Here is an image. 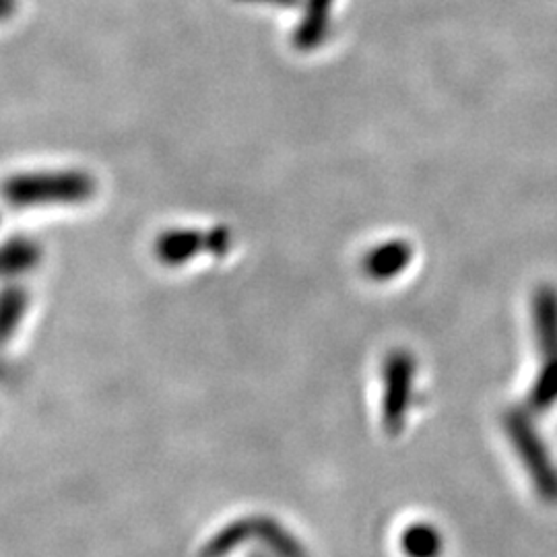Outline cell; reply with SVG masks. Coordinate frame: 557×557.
Instances as JSON below:
<instances>
[{
  "mask_svg": "<svg viewBox=\"0 0 557 557\" xmlns=\"http://www.w3.org/2000/svg\"><path fill=\"white\" fill-rule=\"evenodd\" d=\"M17 9V0H0V21L9 20Z\"/></svg>",
  "mask_w": 557,
  "mask_h": 557,
  "instance_id": "14",
  "label": "cell"
},
{
  "mask_svg": "<svg viewBox=\"0 0 557 557\" xmlns=\"http://www.w3.org/2000/svg\"><path fill=\"white\" fill-rule=\"evenodd\" d=\"M250 557H277L275 554H271L269 549H264V552H257V554H252Z\"/></svg>",
  "mask_w": 557,
  "mask_h": 557,
  "instance_id": "15",
  "label": "cell"
},
{
  "mask_svg": "<svg viewBox=\"0 0 557 557\" xmlns=\"http://www.w3.org/2000/svg\"><path fill=\"white\" fill-rule=\"evenodd\" d=\"M400 549L407 557H440L444 552V537L428 522H416L400 535Z\"/></svg>",
  "mask_w": 557,
  "mask_h": 557,
  "instance_id": "12",
  "label": "cell"
},
{
  "mask_svg": "<svg viewBox=\"0 0 557 557\" xmlns=\"http://www.w3.org/2000/svg\"><path fill=\"white\" fill-rule=\"evenodd\" d=\"M232 246H234V236H232V230L225 225H218L211 230L176 227L158 236L153 252L161 264L182 267L200 255L223 259L232 252Z\"/></svg>",
  "mask_w": 557,
  "mask_h": 557,
  "instance_id": "3",
  "label": "cell"
},
{
  "mask_svg": "<svg viewBox=\"0 0 557 557\" xmlns=\"http://www.w3.org/2000/svg\"><path fill=\"white\" fill-rule=\"evenodd\" d=\"M29 310V294L21 285H7L0 289V345L17 335Z\"/></svg>",
  "mask_w": 557,
  "mask_h": 557,
  "instance_id": "9",
  "label": "cell"
},
{
  "mask_svg": "<svg viewBox=\"0 0 557 557\" xmlns=\"http://www.w3.org/2000/svg\"><path fill=\"white\" fill-rule=\"evenodd\" d=\"M331 4L333 0H310V7L294 38L299 50H312L322 44L331 23Z\"/></svg>",
  "mask_w": 557,
  "mask_h": 557,
  "instance_id": "10",
  "label": "cell"
},
{
  "mask_svg": "<svg viewBox=\"0 0 557 557\" xmlns=\"http://www.w3.org/2000/svg\"><path fill=\"white\" fill-rule=\"evenodd\" d=\"M411 262L413 246L405 239H388L363 257L361 269L372 281L384 283L403 275Z\"/></svg>",
  "mask_w": 557,
  "mask_h": 557,
  "instance_id": "5",
  "label": "cell"
},
{
  "mask_svg": "<svg viewBox=\"0 0 557 557\" xmlns=\"http://www.w3.org/2000/svg\"><path fill=\"white\" fill-rule=\"evenodd\" d=\"M418 376V361L407 349H395L384 361V393H382V421L391 436H397L411 409Z\"/></svg>",
  "mask_w": 557,
  "mask_h": 557,
  "instance_id": "4",
  "label": "cell"
},
{
  "mask_svg": "<svg viewBox=\"0 0 557 557\" xmlns=\"http://www.w3.org/2000/svg\"><path fill=\"white\" fill-rule=\"evenodd\" d=\"M41 262V248L36 239L11 238L0 244V278L20 277Z\"/></svg>",
  "mask_w": 557,
  "mask_h": 557,
  "instance_id": "7",
  "label": "cell"
},
{
  "mask_svg": "<svg viewBox=\"0 0 557 557\" xmlns=\"http://www.w3.org/2000/svg\"><path fill=\"white\" fill-rule=\"evenodd\" d=\"M255 537L252 518H238L220 529L200 549V557H225Z\"/></svg>",
  "mask_w": 557,
  "mask_h": 557,
  "instance_id": "11",
  "label": "cell"
},
{
  "mask_svg": "<svg viewBox=\"0 0 557 557\" xmlns=\"http://www.w3.org/2000/svg\"><path fill=\"white\" fill-rule=\"evenodd\" d=\"M527 405L533 413H545L557 405V359L543 361L529 391Z\"/></svg>",
  "mask_w": 557,
  "mask_h": 557,
  "instance_id": "13",
  "label": "cell"
},
{
  "mask_svg": "<svg viewBox=\"0 0 557 557\" xmlns=\"http://www.w3.org/2000/svg\"><path fill=\"white\" fill-rule=\"evenodd\" d=\"M255 537L260 539L264 549L277 557H308L306 547L296 535H292L278 520L271 517L252 518Z\"/></svg>",
  "mask_w": 557,
  "mask_h": 557,
  "instance_id": "8",
  "label": "cell"
},
{
  "mask_svg": "<svg viewBox=\"0 0 557 557\" xmlns=\"http://www.w3.org/2000/svg\"><path fill=\"white\" fill-rule=\"evenodd\" d=\"M504 428L522 460L527 473L533 479L539 496L545 502H557V469L539 436L533 421L524 411H510L504 418Z\"/></svg>",
  "mask_w": 557,
  "mask_h": 557,
  "instance_id": "2",
  "label": "cell"
},
{
  "mask_svg": "<svg viewBox=\"0 0 557 557\" xmlns=\"http://www.w3.org/2000/svg\"><path fill=\"white\" fill-rule=\"evenodd\" d=\"M533 329L539 356L543 361L557 359V289L541 285L533 298Z\"/></svg>",
  "mask_w": 557,
  "mask_h": 557,
  "instance_id": "6",
  "label": "cell"
},
{
  "mask_svg": "<svg viewBox=\"0 0 557 557\" xmlns=\"http://www.w3.org/2000/svg\"><path fill=\"white\" fill-rule=\"evenodd\" d=\"M98 190V182L85 170L25 172L2 182L0 195L15 209L83 205Z\"/></svg>",
  "mask_w": 557,
  "mask_h": 557,
  "instance_id": "1",
  "label": "cell"
}]
</instances>
